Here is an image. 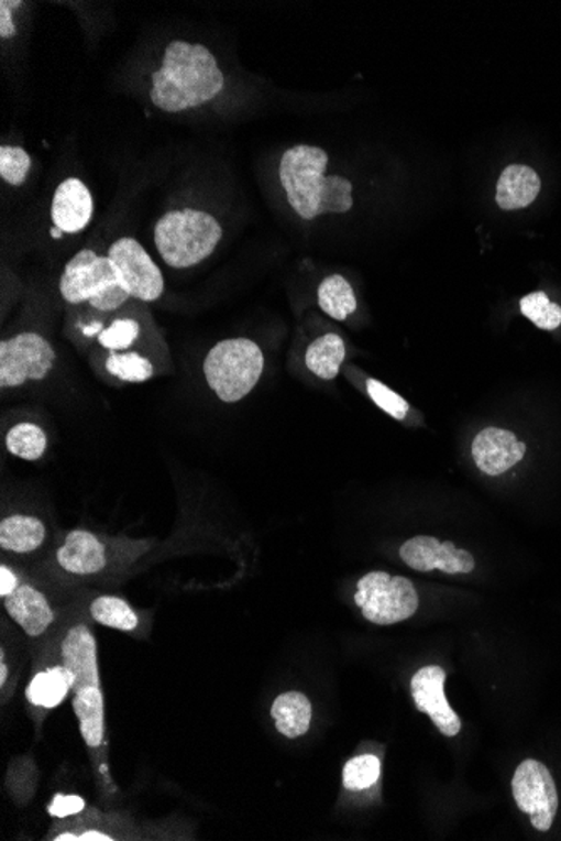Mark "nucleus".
Returning <instances> with one entry per match:
<instances>
[{"label":"nucleus","mask_w":561,"mask_h":841,"mask_svg":"<svg viewBox=\"0 0 561 841\" xmlns=\"http://www.w3.org/2000/svg\"><path fill=\"white\" fill-rule=\"evenodd\" d=\"M72 690L73 677L68 667L65 664L51 665L34 674L25 690V697L36 708L51 711L65 702Z\"/></svg>","instance_id":"nucleus-19"},{"label":"nucleus","mask_w":561,"mask_h":841,"mask_svg":"<svg viewBox=\"0 0 561 841\" xmlns=\"http://www.w3.org/2000/svg\"><path fill=\"white\" fill-rule=\"evenodd\" d=\"M541 181L534 168L509 165L503 172L496 188L497 206L503 210L525 209L540 194Z\"/></svg>","instance_id":"nucleus-17"},{"label":"nucleus","mask_w":561,"mask_h":841,"mask_svg":"<svg viewBox=\"0 0 561 841\" xmlns=\"http://www.w3.org/2000/svg\"><path fill=\"white\" fill-rule=\"evenodd\" d=\"M15 36L14 22H12L11 9L4 4V0L0 2V37L2 40H9V37Z\"/></svg>","instance_id":"nucleus-34"},{"label":"nucleus","mask_w":561,"mask_h":841,"mask_svg":"<svg viewBox=\"0 0 561 841\" xmlns=\"http://www.w3.org/2000/svg\"><path fill=\"white\" fill-rule=\"evenodd\" d=\"M108 258L132 299L143 303L161 299L165 290L164 274L136 239H118L108 249Z\"/></svg>","instance_id":"nucleus-10"},{"label":"nucleus","mask_w":561,"mask_h":841,"mask_svg":"<svg viewBox=\"0 0 561 841\" xmlns=\"http://www.w3.org/2000/svg\"><path fill=\"white\" fill-rule=\"evenodd\" d=\"M95 204L91 192L78 178L59 184L51 206V220L63 233H78L91 222Z\"/></svg>","instance_id":"nucleus-15"},{"label":"nucleus","mask_w":561,"mask_h":841,"mask_svg":"<svg viewBox=\"0 0 561 841\" xmlns=\"http://www.w3.org/2000/svg\"><path fill=\"white\" fill-rule=\"evenodd\" d=\"M8 615L28 636H41L54 623V610L46 594L31 583L21 581L9 597L2 598Z\"/></svg>","instance_id":"nucleus-16"},{"label":"nucleus","mask_w":561,"mask_h":841,"mask_svg":"<svg viewBox=\"0 0 561 841\" xmlns=\"http://www.w3.org/2000/svg\"><path fill=\"white\" fill-rule=\"evenodd\" d=\"M381 760L373 754L352 757L343 767V786L353 793L372 788L381 778Z\"/></svg>","instance_id":"nucleus-26"},{"label":"nucleus","mask_w":561,"mask_h":841,"mask_svg":"<svg viewBox=\"0 0 561 841\" xmlns=\"http://www.w3.org/2000/svg\"><path fill=\"white\" fill-rule=\"evenodd\" d=\"M21 585L18 575L14 569L9 568L8 565L0 566V597L6 598Z\"/></svg>","instance_id":"nucleus-32"},{"label":"nucleus","mask_w":561,"mask_h":841,"mask_svg":"<svg viewBox=\"0 0 561 841\" xmlns=\"http://www.w3.org/2000/svg\"><path fill=\"white\" fill-rule=\"evenodd\" d=\"M513 796L538 831L550 830L560 801L553 776L543 763L526 760L519 764L513 776Z\"/></svg>","instance_id":"nucleus-9"},{"label":"nucleus","mask_w":561,"mask_h":841,"mask_svg":"<svg viewBox=\"0 0 561 841\" xmlns=\"http://www.w3.org/2000/svg\"><path fill=\"white\" fill-rule=\"evenodd\" d=\"M4 444L8 452L18 459L37 462L46 454L50 439L40 424L19 422L6 432Z\"/></svg>","instance_id":"nucleus-22"},{"label":"nucleus","mask_w":561,"mask_h":841,"mask_svg":"<svg viewBox=\"0 0 561 841\" xmlns=\"http://www.w3.org/2000/svg\"><path fill=\"white\" fill-rule=\"evenodd\" d=\"M327 165L328 153L318 146H293L280 159V184L301 219L349 212L353 207L352 182L338 175L324 177Z\"/></svg>","instance_id":"nucleus-2"},{"label":"nucleus","mask_w":561,"mask_h":841,"mask_svg":"<svg viewBox=\"0 0 561 841\" xmlns=\"http://www.w3.org/2000/svg\"><path fill=\"white\" fill-rule=\"evenodd\" d=\"M526 446L516 435L503 428L487 427L473 440V459L477 469L487 476H502L521 462Z\"/></svg>","instance_id":"nucleus-14"},{"label":"nucleus","mask_w":561,"mask_h":841,"mask_svg":"<svg viewBox=\"0 0 561 841\" xmlns=\"http://www.w3.org/2000/svg\"><path fill=\"white\" fill-rule=\"evenodd\" d=\"M264 370V354L248 338L219 341L204 360L207 385L224 403H238L253 392Z\"/></svg>","instance_id":"nucleus-6"},{"label":"nucleus","mask_w":561,"mask_h":841,"mask_svg":"<svg viewBox=\"0 0 561 841\" xmlns=\"http://www.w3.org/2000/svg\"><path fill=\"white\" fill-rule=\"evenodd\" d=\"M47 537L46 524L36 516L12 514L0 523V548L14 555L37 551Z\"/></svg>","instance_id":"nucleus-18"},{"label":"nucleus","mask_w":561,"mask_h":841,"mask_svg":"<svg viewBox=\"0 0 561 841\" xmlns=\"http://www.w3.org/2000/svg\"><path fill=\"white\" fill-rule=\"evenodd\" d=\"M153 239L165 264L189 269L212 255L221 242L222 227L202 210H170L158 220Z\"/></svg>","instance_id":"nucleus-4"},{"label":"nucleus","mask_w":561,"mask_h":841,"mask_svg":"<svg viewBox=\"0 0 561 841\" xmlns=\"http://www.w3.org/2000/svg\"><path fill=\"white\" fill-rule=\"evenodd\" d=\"M51 233H53L54 238L57 239V238H61V233H63V232H61L59 229H56V227H54V229L51 230Z\"/></svg>","instance_id":"nucleus-37"},{"label":"nucleus","mask_w":561,"mask_h":841,"mask_svg":"<svg viewBox=\"0 0 561 841\" xmlns=\"http://www.w3.org/2000/svg\"><path fill=\"white\" fill-rule=\"evenodd\" d=\"M142 326L133 318H117L101 329L98 343L107 351H129L139 341Z\"/></svg>","instance_id":"nucleus-28"},{"label":"nucleus","mask_w":561,"mask_h":841,"mask_svg":"<svg viewBox=\"0 0 561 841\" xmlns=\"http://www.w3.org/2000/svg\"><path fill=\"white\" fill-rule=\"evenodd\" d=\"M56 841H113L114 838L110 834L101 833V831H82V833H61L54 837Z\"/></svg>","instance_id":"nucleus-33"},{"label":"nucleus","mask_w":561,"mask_h":841,"mask_svg":"<svg viewBox=\"0 0 561 841\" xmlns=\"http://www.w3.org/2000/svg\"><path fill=\"white\" fill-rule=\"evenodd\" d=\"M56 363L53 345L40 332L25 331L0 343V386L19 389L28 382H43Z\"/></svg>","instance_id":"nucleus-8"},{"label":"nucleus","mask_w":561,"mask_h":841,"mask_svg":"<svg viewBox=\"0 0 561 841\" xmlns=\"http://www.w3.org/2000/svg\"><path fill=\"white\" fill-rule=\"evenodd\" d=\"M0 655H2L0 657V684L6 686V682H8V664H6L4 652Z\"/></svg>","instance_id":"nucleus-35"},{"label":"nucleus","mask_w":561,"mask_h":841,"mask_svg":"<svg viewBox=\"0 0 561 841\" xmlns=\"http://www.w3.org/2000/svg\"><path fill=\"white\" fill-rule=\"evenodd\" d=\"M355 603L373 625H394L414 616L419 594L409 578L370 571L356 583Z\"/></svg>","instance_id":"nucleus-7"},{"label":"nucleus","mask_w":561,"mask_h":841,"mask_svg":"<svg viewBox=\"0 0 561 841\" xmlns=\"http://www.w3.org/2000/svg\"><path fill=\"white\" fill-rule=\"evenodd\" d=\"M31 171V156L21 146H2L0 149V177L8 184L19 187L24 184Z\"/></svg>","instance_id":"nucleus-29"},{"label":"nucleus","mask_w":561,"mask_h":841,"mask_svg":"<svg viewBox=\"0 0 561 841\" xmlns=\"http://www.w3.org/2000/svg\"><path fill=\"white\" fill-rule=\"evenodd\" d=\"M366 393H369L370 398H372V402L378 408L394 417L395 420H404L407 414H409V403L405 402L397 392L388 389L387 385L378 382V380L370 379L366 382Z\"/></svg>","instance_id":"nucleus-30"},{"label":"nucleus","mask_w":561,"mask_h":841,"mask_svg":"<svg viewBox=\"0 0 561 841\" xmlns=\"http://www.w3.org/2000/svg\"><path fill=\"white\" fill-rule=\"evenodd\" d=\"M311 716H314V708L308 697L296 690L277 696L271 708L274 725L279 734L288 739L305 735L311 724Z\"/></svg>","instance_id":"nucleus-20"},{"label":"nucleus","mask_w":561,"mask_h":841,"mask_svg":"<svg viewBox=\"0 0 561 841\" xmlns=\"http://www.w3.org/2000/svg\"><path fill=\"white\" fill-rule=\"evenodd\" d=\"M224 85V75L206 46L174 41L165 50L161 69L153 73L150 96L161 110L180 113L209 103Z\"/></svg>","instance_id":"nucleus-1"},{"label":"nucleus","mask_w":561,"mask_h":841,"mask_svg":"<svg viewBox=\"0 0 561 841\" xmlns=\"http://www.w3.org/2000/svg\"><path fill=\"white\" fill-rule=\"evenodd\" d=\"M4 4L8 6L9 9H15L19 8V6H22V2H8V0H4Z\"/></svg>","instance_id":"nucleus-36"},{"label":"nucleus","mask_w":561,"mask_h":841,"mask_svg":"<svg viewBox=\"0 0 561 841\" xmlns=\"http://www.w3.org/2000/svg\"><path fill=\"white\" fill-rule=\"evenodd\" d=\"M89 615L100 625L118 630V632H133L140 623L132 604L113 594L95 598L89 604Z\"/></svg>","instance_id":"nucleus-25"},{"label":"nucleus","mask_w":561,"mask_h":841,"mask_svg":"<svg viewBox=\"0 0 561 841\" xmlns=\"http://www.w3.org/2000/svg\"><path fill=\"white\" fill-rule=\"evenodd\" d=\"M318 305L330 318L345 321L356 309L355 291L345 277L333 274L318 287Z\"/></svg>","instance_id":"nucleus-24"},{"label":"nucleus","mask_w":561,"mask_h":841,"mask_svg":"<svg viewBox=\"0 0 561 841\" xmlns=\"http://www.w3.org/2000/svg\"><path fill=\"white\" fill-rule=\"evenodd\" d=\"M103 368L111 379L123 383H145L157 373L152 360L135 350L108 351Z\"/></svg>","instance_id":"nucleus-23"},{"label":"nucleus","mask_w":561,"mask_h":841,"mask_svg":"<svg viewBox=\"0 0 561 841\" xmlns=\"http://www.w3.org/2000/svg\"><path fill=\"white\" fill-rule=\"evenodd\" d=\"M56 561L65 574L73 577H92L108 566L107 543L91 531H72L57 548Z\"/></svg>","instance_id":"nucleus-13"},{"label":"nucleus","mask_w":561,"mask_h":841,"mask_svg":"<svg viewBox=\"0 0 561 841\" xmlns=\"http://www.w3.org/2000/svg\"><path fill=\"white\" fill-rule=\"evenodd\" d=\"M85 799L78 795H56L53 802H51L50 811L51 817L54 818H68L75 817V815L81 813L85 810Z\"/></svg>","instance_id":"nucleus-31"},{"label":"nucleus","mask_w":561,"mask_h":841,"mask_svg":"<svg viewBox=\"0 0 561 841\" xmlns=\"http://www.w3.org/2000/svg\"><path fill=\"white\" fill-rule=\"evenodd\" d=\"M61 660L72 671L73 711L86 746L100 747L105 739V699L97 641L85 623L69 626L63 636Z\"/></svg>","instance_id":"nucleus-3"},{"label":"nucleus","mask_w":561,"mask_h":841,"mask_svg":"<svg viewBox=\"0 0 561 841\" xmlns=\"http://www.w3.org/2000/svg\"><path fill=\"white\" fill-rule=\"evenodd\" d=\"M444 682V668L441 665H427L414 674L410 692L416 708L432 719L441 734L454 738L461 731V719L446 699Z\"/></svg>","instance_id":"nucleus-11"},{"label":"nucleus","mask_w":561,"mask_h":841,"mask_svg":"<svg viewBox=\"0 0 561 841\" xmlns=\"http://www.w3.org/2000/svg\"><path fill=\"white\" fill-rule=\"evenodd\" d=\"M345 357L346 348L341 336H338L337 332H328V335L321 336L317 341L309 345L305 354V363L309 372L317 375L318 379L331 382L340 373L341 363Z\"/></svg>","instance_id":"nucleus-21"},{"label":"nucleus","mask_w":561,"mask_h":841,"mask_svg":"<svg viewBox=\"0 0 561 841\" xmlns=\"http://www.w3.org/2000/svg\"><path fill=\"white\" fill-rule=\"evenodd\" d=\"M59 293L69 305L88 303L95 312L114 313L132 299L108 255L82 249L61 274Z\"/></svg>","instance_id":"nucleus-5"},{"label":"nucleus","mask_w":561,"mask_h":841,"mask_svg":"<svg viewBox=\"0 0 561 841\" xmlns=\"http://www.w3.org/2000/svg\"><path fill=\"white\" fill-rule=\"evenodd\" d=\"M400 558L416 571L441 569L442 574L448 575H468L476 566L470 551L455 548L454 543H441L432 536H416L405 542L400 546Z\"/></svg>","instance_id":"nucleus-12"},{"label":"nucleus","mask_w":561,"mask_h":841,"mask_svg":"<svg viewBox=\"0 0 561 841\" xmlns=\"http://www.w3.org/2000/svg\"><path fill=\"white\" fill-rule=\"evenodd\" d=\"M519 308L522 315L544 331H553L561 325V308L551 303L550 297L538 291V293L528 294L519 301Z\"/></svg>","instance_id":"nucleus-27"}]
</instances>
